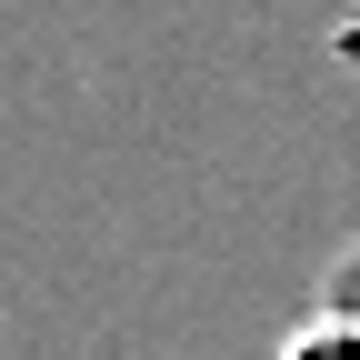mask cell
Here are the masks:
<instances>
[{"label": "cell", "instance_id": "6da1fadb", "mask_svg": "<svg viewBox=\"0 0 360 360\" xmlns=\"http://www.w3.org/2000/svg\"><path fill=\"white\" fill-rule=\"evenodd\" d=\"M281 360H360V321L350 310H321V321H300L281 340Z\"/></svg>", "mask_w": 360, "mask_h": 360}]
</instances>
